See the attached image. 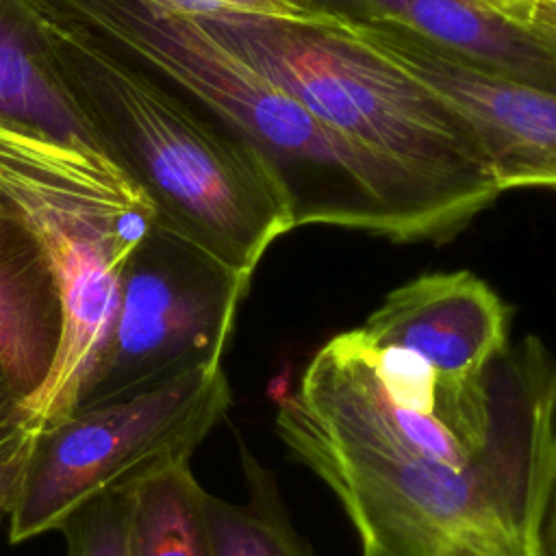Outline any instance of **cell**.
I'll use <instances>...</instances> for the list:
<instances>
[{"label": "cell", "mask_w": 556, "mask_h": 556, "mask_svg": "<svg viewBox=\"0 0 556 556\" xmlns=\"http://www.w3.org/2000/svg\"><path fill=\"white\" fill-rule=\"evenodd\" d=\"M276 432L339 500L361 556H543L556 354L526 334L460 391L356 328L328 339Z\"/></svg>", "instance_id": "1"}, {"label": "cell", "mask_w": 556, "mask_h": 556, "mask_svg": "<svg viewBox=\"0 0 556 556\" xmlns=\"http://www.w3.org/2000/svg\"><path fill=\"white\" fill-rule=\"evenodd\" d=\"M180 91L250 143L276 174L293 228L339 226L400 243H443L476 217L434 185L352 146L198 20L141 0H35Z\"/></svg>", "instance_id": "2"}, {"label": "cell", "mask_w": 556, "mask_h": 556, "mask_svg": "<svg viewBox=\"0 0 556 556\" xmlns=\"http://www.w3.org/2000/svg\"><path fill=\"white\" fill-rule=\"evenodd\" d=\"M30 4L61 91L102 152L148 195L154 222L252 276L269 245L293 230L267 161L137 61Z\"/></svg>", "instance_id": "3"}, {"label": "cell", "mask_w": 556, "mask_h": 556, "mask_svg": "<svg viewBox=\"0 0 556 556\" xmlns=\"http://www.w3.org/2000/svg\"><path fill=\"white\" fill-rule=\"evenodd\" d=\"M198 22L352 146L434 185L476 215L502 195L473 130L454 106L343 17L319 7L295 20Z\"/></svg>", "instance_id": "4"}, {"label": "cell", "mask_w": 556, "mask_h": 556, "mask_svg": "<svg viewBox=\"0 0 556 556\" xmlns=\"http://www.w3.org/2000/svg\"><path fill=\"white\" fill-rule=\"evenodd\" d=\"M0 193L46 250L63 298L56 365L30 404L33 432L67 415L106 339L122 265L154 224L148 195L100 152L0 117Z\"/></svg>", "instance_id": "5"}, {"label": "cell", "mask_w": 556, "mask_h": 556, "mask_svg": "<svg viewBox=\"0 0 556 556\" xmlns=\"http://www.w3.org/2000/svg\"><path fill=\"white\" fill-rule=\"evenodd\" d=\"M230 400L228 376L217 363L132 397L74 408L39 428L9 515V541L59 530L91 497L135 489L172 465L189 463Z\"/></svg>", "instance_id": "6"}, {"label": "cell", "mask_w": 556, "mask_h": 556, "mask_svg": "<svg viewBox=\"0 0 556 556\" xmlns=\"http://www.w3.org/2000/svg\"><path fill=\"white\" fill-rule=\"evenodd\" d=\"M250 280L154 222L122 265L111 328L72 410L222 363Z\"/></svg>", "instance_id": "7"}, {"label": "cell", "mask_w": 556, "mask_h": 556, "mask_svg": "<svg viewBox=\"0 0 556 556\" xmlns=\"http://www.w3.org/2000/svg\"><path fill=\"white\" fill-rule=\"evenodd\" d=\"M343 20L454 106L473 130L502 193L510 189L556 193L554 89L473 65L393 24Z\"/></svg>", "instance_id": "8"}, {"label": "cell", "mask_w": 556, "mask_h": 556, "mask_svg": "<svg viewBox=\"0 0 556 556\" xmlns=\"http://www.w3.org/2000/svg\"><path fill=\"white\" fill-rule=\"evenodd\" d=\"M513 308L471 271H437L393 289L358 328L378 348L421 361L434 387H473L510 343Z\"/></svg>", "instance_id": "9"}, {"label": "cell", "mask_w": 556, "mask_h": 556, "mask_svg": "<svg viewBox=\"0 0 556 556\" xmlns=\"http://www.w3.org/2000/svg\"><path fill=\"white\" fill-rule=\"evenodd\" d=\"M356 22H384L508 78L554 89L556 59L515 20L482 0H315Z\"/></svg>", "instance_id": "10"}, {"label": "cell", "mask_w": 556, "mask_h": 556, "mask_svg": "<svg viewBox=\"0 0 556 556\" xmlns=\"http://www.w3.org/2000/svg\"><path fill=\"white\" fill-rule=\"evenodd\" d=\"M63 341V298L39 239L0 193V365L26 402L43 391Z\"/></svg>", "instance_id": "11"}, {"label": "cell", "mask_w": 556, "mask_h": 556, "mask_svg": "<svg viewBox=\"0 0 556 556\" xmlns=\"http://www.w3.org/2000/svg\"><path fill=\"white\" fill-rule=\"evenodd\" d=\"M0 117L104 154L48 67L30 0H0Z\"/></svg>", "instance_id": "12"}, {"label": "cell", "mask_w": 556, "mask_h": 556, "mask_svg": "<svg viewBox=\"0 0 556 556\" xmlns=\"http://www.w3.org/2000/svg\"><path fill=\"white\" fill-rule=\"evenodd\" d=\"M248 497L228 502L206 491L204 510L213 556H315L289 519L274 473L241 443Z\"/></svg>", "instance_id": "13"}, {"label": "cell", "mask_w": 556, "mask_h": 556, "mask_svg": "<svg viewBox=\"0 0 556 556\" xmlns=\"http://www.w3.org/2000/svg\"><path fill=\"white\" fill-rule=\"evenodd\" d=\"M204 495L189 463L172 465L137 484L128 556H213Z\"/></svg>", "instance_id": "14"}, {"label": "cell", "mask_w": 556, "mask_h": 556, "mask_svg": "<svg viewBox=\"0 0 556 556\" xmlns=\"http://www.w3.org/2000/svg\"><path fill=\"white\" fill-rule=\"evenodd\" d=\"M132 491H106L80 504L59 526L65 556H128Z\"/></svg>", "instance_id": "15"}, {"label": "cell", "mask_w": 556, "mask_h": 556, "mask_svg": "<svg viewBox=\"0 0 556 556\" xmlns=\"http://www.w3.org/2000/svg\"><path fill=\"white\" fill-rule=\"evenodd\" d=\"M150 9L185 20H217V17H280L295 20L315 13V0H141Z\"/></svg>", "instance_id": "16"}, {"label": "cell", "mask_w": 556, "mask_h": 556, "mask_svg": "<svg viewBox=\"0 0 556 556\" xmlns=\"http://www.w3.org/2000/svg\"><path fill=\"white\" fill-rule=\"evenodd\" d=\"M33 434L26 402L0 365V460L13 454Z\"/></svg>", "instance_id": "17"}, {"label": "cell", "mask_w": 556, "mask_h": 556, "mask_svg": "<svg viewBox=\"0 0 556 556\" xmlns=\"http://www.w3.org/2000/svg\"><path fill=\"white\" fill-rule=\"evenodd\" d=\"M517 22L556 59V2H532Z\"/></svg>", "instance_id": "18"}, {"label": "cell", "mask_w": 556, "mask_h": 556, "mask_svg": "<svg viewBox=\"0 0 556 556\" xmlns=\"http://www.w3.org/2000/svg\"><path fill=\"white\" fill-rule=\"evenodd\" d=\"M30 439L24 441L4 460H0V523L4 519H9V515L13 510L17 489H20V480H22L24 465H26V456H28V450H30Z\"/></svg>", "instance_id": "19"}, {"label": "cell", "mask_w": 556, "mask_h": 556, "mask_svg": "<svg viewBox=\"0 0 556 556\" xmlns=\"http://www.w3.org/2000/svg\"><path fill=\"white\" fill-rule=\"evenodd\" d=\"M543 556H556V480L549 491L543 519Z\"/></svg>", "instance_id": "20"}, {"label": "cell", "mask_w": 556, "mask_h": 556, "mask_svg": "<svg viewBox=\"0 0 556 556\" xmlns=\"http://www.w3.org/2000/svg\"><path fill=\"white\" fill-rule=\"evenodd\" d=\"M482 2L491 4L493 9H497L500 13L508 15V17L515 20V22H517V17H519L521 11H523V0H482Z\"/></svg>", "instance_id": "21"}, {"label": "cell", "mask_w": 556, "mask_h": 556, "mask_svg": "<svg viewBox=\"0 0 556 556\" xmlns=\"http://www.w3.org/2000/svg\"><path fill=\"white\" fill-rule=\"evenodd\" d=\"M532 2H539V0H523V9L528 7V4H532ZM545 2H556V0H545ZM523 13V11H521ZM519 20V17H517Z\"/></svg>", "instance_id": "22"}]
</instances>
